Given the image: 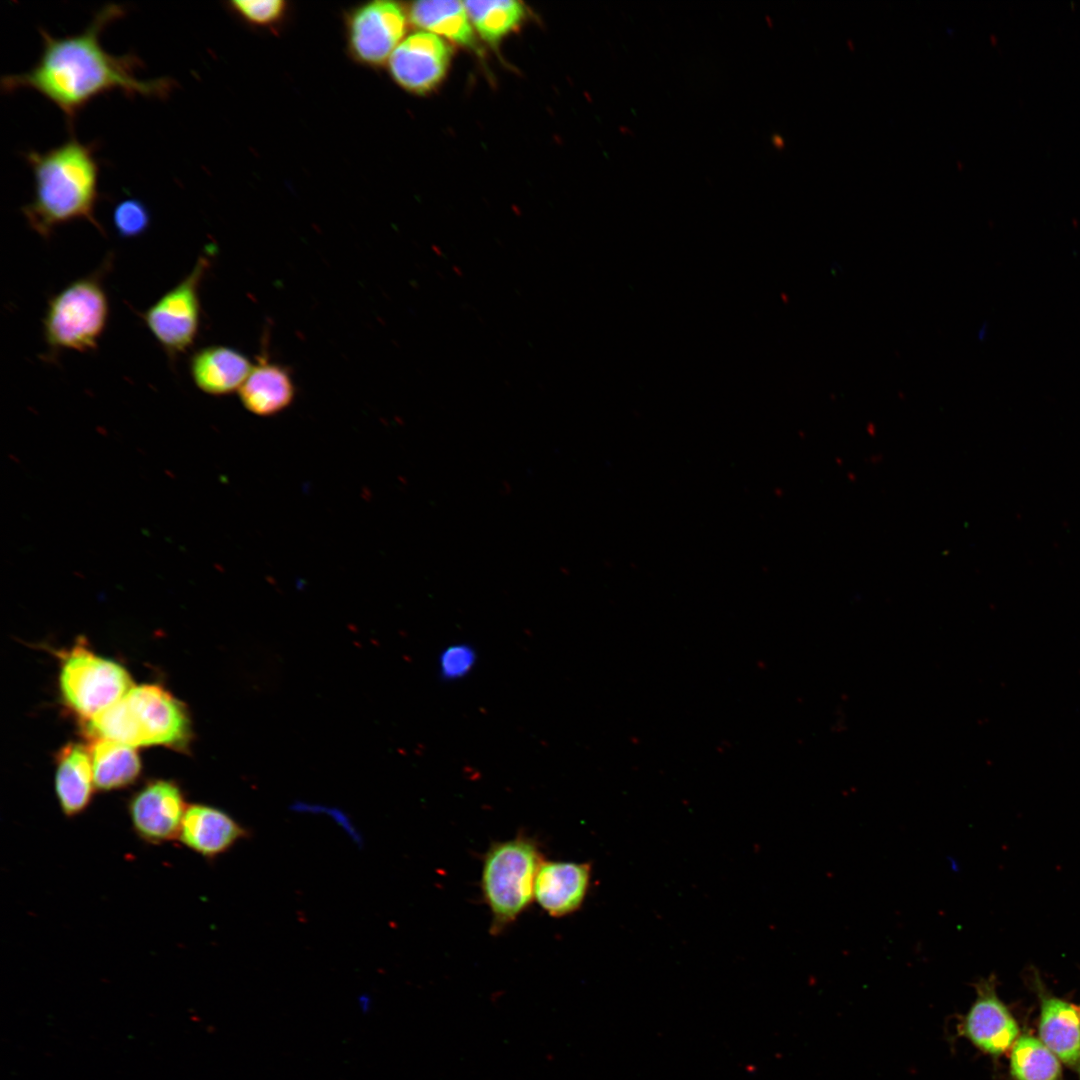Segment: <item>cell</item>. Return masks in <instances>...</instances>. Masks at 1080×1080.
<instances>
[{
	"mask_svg": "<svg viewBox=\"0 0 1080 1080\" xmlns=\"http://www.w3.org/2000/svg\"><path fill=\"white\" fill-rule=\"evenodd\" d=\"M124 14L121 5L111 3L78 34L54 37L40 28L43 48L38 61L28 71L3 76L2 91H36L63 113L71 130L78 113L102 94L118 90L129 98H167L176 86L173 79H139L135 72L143 63L138 56H115L102 47V31Z\"/></svg>",
	"mask_w": 1080,
	"mask_h": 1080,
	"instance_id": "6da1fadb",
	"label": "cell"
},
{
	"mask_svg": "<svg viewBox=\"0 0 1080 1080\" xmlns=\"http://www.w3.org/2000/svg\"><path fill=\"white\" fill-rule=\"evenodd\" d=\"M25 160L34 176L32 200L22 207L30 228L43 238L74 220L89 221L102 232L95 218L99 198V163L95 144L73 135L45 152L29 150Z\"/></svg>",
	"mask_w": 1080,
	"mask_h": 1080,
	"instance_id": "7a4b0ae2",
	"label": "cell"
},
{
	"mask_svg": "<svg viewBox=\"0 0 1080 1080\" xmlns=\"http://www.w3.org/2000/svg\"><path fill=\"white\" fill-rule=\"evenodd\" d=\"M91 737L131 747L160 745L185 751L192 739L189 713L164 688L145 684L133 687L121 700L84 724Z\"/></svg>",
	"mask_w": 1080,
	"mask_h": 1080,
	"instance_id": "3957f363",
	"label": "cell"
},
{
	"mask_svg": "<svg viewBox=\"0 0 1080 1080\" xmlns=\"http://www.w3.org/2000/svg\"><path fill=\"white\" fill-rule=\"evenodd\" d=\"M106 264L72 281L48 300L42 324L51 358L62 351L96 350L109 318V300L102 281Z\"/></svg>",
	"mask_w": 1080,
	"mask_h": 1080,
	"instance_id": "277c9868",
	"label": "cell"
},
{
	"mask_svg": "<svg viewBox=\"0 0 1080 1080\" xmlns=\"http://www.w3.org/2000/svg\"><path fill=\"white\" fill-rule=\"evenodd\" d=\"M542 861L536 841L523 834L489 847L483 859L481 890L494 933L515 921L532 903Z\"/></svg>",
	"mask_w": 1080,
	"mask_h": 1080,
	"instance_id": "5b68a950",
	"label": "cell"
},
{
	"mask_svg": "<svg viewBox=\"0 0 1080 1080\" xmlns=\"http://www.w3.org/2000/svg\"><path fill=\"white\" fill-rule=\"evenodd\" d=\"M59 686L62 698L84 722L121 700L132 688L127 670L94 654L81 644L61 655Z\"/></svg>",
	"mask_w": 1080,
	"mask_h": 1080,
	"instance_id": "8992f818",
	"label": "cell"
},
{
	"mask_svg": "<svg viewBox=\"0 0 1080 1080\" xmlns=\"http://www.w3.org/2000/svg\"><path fill=\"white\" fill-rule=\"evenodd\" d=\"M210 249L198 257L193 269L179 283L150 305L143 320L170 361L194 344L200 326L199 287L210 265Z\"/></svg>",
	"mask_w": 1080,
	"mask_h": 1080,
	"instance_id": "52a82bcc",
	"label": "cell"
},
{
	"mask_svg": "<svg viewBox=\"0 0 1080 1080\" xmlns=\"http://www.w3.org/2000/svg\"><path fill=\"white\" fill-rule=\"evenodd\" d=\"M188 806L178 784L157 779L130 797L127 811L136 836L147 844L161 845L178 839Z\"/></svg>",
	"mask_w": 1080,
	"mask_h": 1080,
	"instance_id": "ba28073f",
	"label": "cell"
},
{
	"mask_svg": "<svg viewBox=\"0 0 1080 1080\" xmlns=\"http://www.w3.org/2000/svg\"><path fill=\"white\" fill-rule=\"evenodd\" d=\"M406 17L399 4L373 1L357 9L349 22V45L362 63L379 65L400 44Z\"/></svg>",
	"mask_w": 1080,
	"mask_h": 1080,
	"instance_id": "9c48e42d",
	"label": "cell"
},
{
	"mask_svg": "<svg viewBox=\"0 0 1080 1080\" xmlns=\"http://www.w3.org/2000/svg\"><path fill=\"white\" fill-rule=\"evenodd\" d=\"M975 989L976 999L960 1024V1033L981 1051L1000 1056L1015 1043L1017 1022L997 996L994 976L979 980Z\"/></svg>",
	"mask_w": 1080,
	"mask_h": 1080,
	"instance_id": "30bf717a",
	"label": "cell"
},
{
	"mask_svg": "<svg viewBox=\"0 0 1080 1080\" xmlns=\"http://www.w3.org/2000/svg\"><path fill=\"white\" fill-rule=\"evenodd\" d=\"M450 58L451 49L446 42L433 33L418 32L400 42L388 59V66L401 87L425 93L442 80Z\"/></svg>",
	"mask_w": 1080,
	"mask_h": 1080,
	"instance_id": "8fae6325",
	"label": "cell"
},
{
	"mask_svg": "<svg viewBox=\"0 0 1080 1080\" xmlns=\"http://www.w3.org/2000/svg\"><path fill=\"white\" fill-rule=\"evenodd\" d=\"M249 834L246 827L224 810L196 803L188 806L177 840L199 856L215 860Z\"/></svg>",
	"mask_w": 1080,
	"mask_h": 1080,
	"instance_id": "7c38bea8",
	"label": "cell"
},
{
	"mask_svg": "<svg viewBox=\"0 0 1080 1080\" xmlns=\"http://www.w3.org/2000/svg\"><path fill=\"white\" fill-rule=\"evenodd\" d=\"M590 879L589 863L543 860L535 878L534 899L550 916H567L582 906Z\"/></svg>",
	"mask_w": 1080,
	"mask_h": 1080,
	"instance_id": "4fadbf2b",
	"label": "cell"
},
{
	"mask_svg": "<svg viewBox=\"0 0 1080 1080\" xmlns=\"http://www.w3.org/2000/svg\"><path fill=\"white\" fill-rule=\"evenodd\" d=\"M1033 982L1040 1000L1041 1042L1080 1078V1012L1071 1003L1053 996L1038 975Z\"/></svg>",
	"mask_w": 1080,
	"mask_h": 1080,
	"instance_id": "5bb4252c",
	"label": "cell"
},
{
	"mask_svg": "<svg viewBox=\"0 0 1080 1080\" xmlns=\"http://www.w3.org/2000/svg\"><path fill=\"white\" fill-rule=\"evenodd\" d=\"M252 367L243 353L223 345L200 348L189 360V371L195 385L215 396L239 390Z\"/></svg>",
	"mask_w": 1080,
	"mask_h": 1080,
	"instance_id": "9a60e30c",
	"label": "cell"
},
{
	"mask_svg": "<svg viewBox=\"0 0 1080 1080\" xmlns=\"http://www.w3.org/2000/svg\"><path fill=\"white\" fill-rule=\"evenodd\" d=\"M96 789L91 756L81 744L69 743L56 756L55 793L64 816L73 818L90 805Z\"/></svg>",
	"mask_w": 1080,
	"mask_h": 1080,
	"instance_id": "2e32d148",
	"label": "cell"
},
{
	"mask_svg": "<svg viewBox=\"0 0 1080 1080\" xmlns=\"http://www.w3.org/2000/svg\"><path fill=\"white\" fill-rule=\"evenodd\" d=\"M242 405L257 416H272L286 409L295 396L287 368L261 358L238 390Z\"/></svg>",
	"mask_w": 1080,
	"mask_h": 1080,
	"instance_id": "e0dca14e",
	"label": "cell"
},
{
	"mask_svg": "<svg viewBox=\"0 0 1080 1080\" xmlns=\"http://www.w3.org/2000/svg\"><path fill=\"white\" fill-rule=\"evenodd\" d=\"M95 787L109 792L133 784L141 773L134 747L104 738L93 739L89 750Z\"/></svg>",
	"mask_w": 1080,
	"mask_h": 1080,
	"instance_id": "ac0fdd59",
	"label": "cell"
},
{
	"mask_svg": "<svg viewBox=\"0 0 1080 1080\" xmlns=\"http://www.w3.org/2000/svg\"><path fill=\"white\" fill-rule=\"evenodd\" d=\"M409 18L415 26L433 34H441L465 46L474 44L473 29L464 2L418 1L410 7Z\"/></svg>",
	"mask_w": 1080,
	"mask_h": 1080,
	"instance_id": "d6986e66",
	"label": "cell"
},
{
	"mask_svg": "<svg viewBox=\"0 0 1080 1080\" xmlns=\"http://www.w3.org/2000/svg\"><path fill=\"white\" fill-rule=\"evenodd\" d=\"M1010 1070L1015 1080H1063L1059 1059L1041 1040L1028 1034L1013 1044Z\"/></svg>",
	"mask_w": 1080,
	"mask_h": 1080,
	"instance_id": "ffe728a7",
	"label": "cell"
},
{
	"mask_svg": "<svg viewBox=\"0 0 1080 1080\" xmlns=\"http://www.w3.org/2000/svg\"><path fill=\"white\" fill-rule=\"evenodd\" d=\"M464 6L475 29L492 43L517 27L524 17V7L513 0L465 1Z\"/></svg>",
	"mask_w": 1080,
	"mask_h": 1080,
	"instance_id": "44dd1931",
	"label": "cell"
},
{
	"mask_svg": "<svg viewBox=\"0 0 1080 1080\" xmlns=\"http://www.w3.org/2000/svg\"><path fill=\"white\" fill-rule=\"evenodd\" d=\"M113 224L121 238H136L148 229L150 213L140 200L125 199L114 208Z\"/></svg>",
	"mask_w": 1080,
	"mask_h": 1080,
	"instance_id": "7402d4cb",
	"label": "cell"
},
{
	"mask_svg": "<svg viewBox=\"0 0 1080 1080\" xmlns=\"http://www.w3.org/2000/svg\"><path fill=\"white\" fill-rule=\"evenodd\" d=\"M230 6L242 18L257 25L276 22L285 10V2L281 0H236Z\"/></svg>",
	"mask_w": 1080,
	"mask_h": 1080,
	"instance_id": "603a6c76",
	"label": "cell"
},
{
	"mask_svg": "<svg viewBox=\"0 0 1080 1080\" xmlns=\"http://www.w3.org/2000/svg\"><path fill=\"white\" fill-rule=\"evenodd\" d=\"M475 663L474 650L464 644L447 647L440 656L441 676L448 680L463 677Z\"/></svg>",
	"mask_w": 1080,
	"mask_h": 1080,
	"instance_id": "cb8c5ba5",
	"label": "cell"
},
{
	"mask_svg": "<svg viewBox=\"0 0 1080 1080\" xmlns=\"http://www.w3.org/2000/svg\"><path fill=\"white\" fill-rule=\"evenodd\" d=\"M771 141H772L773 146L778 148V149H781V148H783L785 146V140L779 134H773L772 137H771Z\"/></svg>",
	"mask_w": 1080,
	"mask_h": 1080,
	"instance_id": "d4e9b609",
	"label": "cell"
},
{
	"mask_svg": "<svg viewBox=\"0 0 1080 1080\" xmlns=\"http://www.w3.org/2000/svg\"><path fill=\"white\" fill-rule=\"evenodd\" d=\"M765 20L767 21V23H768V24H769L770 26L772 25V20H771V17H770L769 15H766V16H765Z\"/></svg>",
	"mask_w": 1080,
	"mask_h": 1080,
	"instance_id": "484cf974",
	"label": "cell"
},
{
	"mask_svg": "<svg viewBox=\"0 0 1080 1080\" xmlns=\"http://www.w3.org/2000/svg\"><path fill=\"white\" fill-rule=\"evenodd\" d=\"M1079 1012H1080V1009H1079Z\"/></svg>",
	"mask_w": 1080,
	"mask_h": 1080,
	"instance_id": "4316f807",
	"label": "cell"
}]
</instances>
